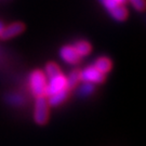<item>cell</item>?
I'll return each instance as SVG.
<instances>
[{
  "instance_id": "cell-16",
  "label": "cell",
  "mask_w": 146,
  "mask_h": 146,
  "mask_svg": "<svg viewBox=\"0 0 146 146\" xmlns=\"http://www.w3.org/2000/svg\"><path fill=\"white\" fill-rule=\"evenodd\" d=\"M3 23H2V22H0V33H1V31H2V29H3Z\"/></svg>"
},
{
  "instance_id": "cell-3",
  "label": "cell",
  "mask_w": 146,
  "mask_h": 146,
  "mask_svg": "<svg viewBox=\"0 0 146 146\" xmlns=\"http://www.w3.org/2000/svg\"><path fill=\"white\" fill-rule=\"evenodd\" d=\"M80 80L81 81H86V82H96V84H101L104 82L105 80V74L101 73L94 66H89L82 72H80Z\"/></svg>"
},
{
  "instance_id": "cell-6",
  "label": "cell",
  "mask_w": 146,
  "mask_h": 146,
  "mask_svg": "<svg viewBox=\"0 0 146 146\" xmlns=\"http://www.w3.org/2000/svg\"><path fill=\"white\" fill-rule=\"evenodd\" d=\"M61 56L66 63L69 64H78L80 62V55H79L77 51L75 50L74 47L70 46H65L61 49Z\"/></svg>"
},
{
  "instance_id": "cell-8",
  "label": "cell",
  "mask_w": 146,
  "mask_h": 146,
  "mask_svg": "<svg viewBox=\"0 0 146 146\" xmlns=\"http://www.w3.org/2000/svg\"><path fill=\"white\" fill-rule=\"evenodd\" d=\"M108 11H110V15L113 16L114 19H116L117 21H123V20L127 19V15H128L125 8L122 5H120V3L115 5L114 8L110 9Z\"/></svg>"
},
{
  "instance_id": "cell-1",
  "label": "cell",
  "mask_w": 146,
  "mask_h": 146,
  "mask_svg": "<svg viewBox=\"0 0 146 146\" xmlns=\"http://www.w3.org/2000/svg\"><path fill=\"white\" fill-rule=\"evenodd\" d=\"M34 119L37 125H43L48 122L49 119V103L44 95L37 96L35 102V113Z\"/></svg>"
},
{
  "instance_id": "cell-2",
  "label": "cell",
  "mask_w": 146,
  "mask_h": 146,
  "mask_svg": "<svg viewBox=\"0 0 146 146\" xmlns=\"http://www.w3.org/2000/svg\"><path fill=\"white\" fill-rule=\"evenodd\" d=\"M31 80V88L33 93L36 96H40V95H44V91H46V78L44 75L41 70L37 69L35 72H33L29 77Z\"/></svg>"
},
{
  "instance_id": "cell-7",
  "label": "cell",
  "mask_w": 146,
  "mask_h": 146,
  "mask_svg": "<svg viewBox=\"0 0 146 146\" xmlns=\"http://www.w3.org/2000/svg\"><path fill=\"white\" fill-rule=\"evenodd\" d=\"M67 96H68V90L65 89V90H62V91L53 94V95H50L48 103H49V105H51V106H58V105L62 104L63 102L67 99Z\"/></svg>"
},
{
  "instance_id": "cell-4",
  "label": "cell",
  "mask_w": 146,
  "mask_h": 146,
  "mask_svg": "<svg viewBox=\"0 0 146 146\" xmlns=\"http://www.w3.org/2000/svg\"><path fill=\"white\" fill-rule=\"evenodd\" d=\"M65 89H66V78L61 74L56 77L50 78V82L46 87L44 94L47 96H50V95H53V94L58 93Z\"/></svg>"
},
{
  "instance_id": "cell-10",
  "label": "cell",
  "mask_w": 146,
  "mask_h": 146,
  "mask_svg": "<svg viewBox=\"0 0 146 146\" xmlns=\"http://www.w3.org/2000/svg\"><path fill=\"white\" fill-rule=\"evenodd\" d=\"M80 80V70L78 69H75L72 73L69 74L68 78L66 79V89L68 91L73 90L76 86H77V82Z\"/></svg>"
},
{
  "instance_id": "cell-5",
  "label": "cell",
  "mask_w": 146,
  "mask_h": 146,
  "mask_svg": "<svg viewBox=\"0 0 146 146\" xmlns=\"http://www.w3.org/2000/svg\"><path fill=\"white\" fill-rule=\"evenodd\" d=\"M25 29V25L21 23V22H17V23H13L9 26L3 27V29L0 33V38L7 40V39H10L12 37L16 36V35H20L21 33H23Z\"/></svg>"
},
{
  "instance_id": "cell-9",
  "label": "cell",
  "mask_w": 146,
  "mask_h": 146,
  "mask_svg": "<svg viewBox=\"0 0 146 146\" xmlns=\"http://www.w3.org/2000/svg\"><path fill=\"white\" fill-rule=\"evenodd\" d=\"M94 67L101 73L106 74L108 73L111 68V62L107 58H100L96 60V62L94 64Z\"/></svg>"
},
{
  "instance_id": "cell-12",
  "label": "cell",
  "mask_w": 146,
  "mask_h": 146,
  "mask_svg": "<svg viewBox=\"0 0 146 146\" xmlns=\"http://www.w3.org/2000/svg\"><path fill=\"white\" fill-rule=\"evenodd\" d=\"M46 72H47L49 78L56 77V76H58V75H61V74H62V73H61V69H60V67H58L55 63H53V62L48 63L47 66H46Z\"/></svg>"
},
{
  "instance_id": "cell-13",
  "label": "cell",
  "mask_w": 146,
  "mask_h": 146,
  "mask_svg": "<svg viewBox=\"0 0 146 146\" xmlns=\"http://www.w3.org/2000/svg\"><path fill=\"white\" fill-rule=\"evenodd\" d=\"M132 5L137 11H144L145 9V0H130Z\"/></svg>"
},
{
  "instance_id": "cell-14",
  "label": "cell",
  "mask_w": 146,
  "mask_h": 146,
  "mask_svg": "<svg viewBox=\"0 0 146 146\" xmlns=\"http://www.w3.org/2000/svg\"><path fill=\"white\" fill-rule=\"evenodd\" d=\"M100 1L102 2V5H104L107 10H110V9H111V8H114L115 5H118V2H117L116 0H100ZM120 5H121V3H120Z\"/></svg>"
},
{
  "instance_id": "cell-15",
  "label": "cell",
  "mask_w": 146,
  "mask_h": 146,
  "mask_svg": "<svg viewBox=\"0 0 146 146\" xmlns=\"http://www.w3.org/2000/svg\"><path fill=\"white\" fill-rule=\"evenodd\" d=\"M92 91H93V86L90 84V82H87V84H86L84 87H82V88H81V93L84 94V95L91 93Z\"/></svg>"
},
{
  "instance_id": "cell-11",
  "label": "cell",
  "mask_w": 146,
  "mask_h": 146,
  "mask_svg": "<svg viewBox=\"0 0 146 146\" xmlns=\"http://www.w3.org/2000/svg\"><path fill=\"white\" fill-rule=\"evenodd\" d=\"M75 50L77 51L80 56H84V55H88L89 53L91 52V44L87 41H78L76 42L75 44Z\"/></svg>"
},
{
  "instance_id": "cell-17",
  "label": "cell",
  "mask_w": 146,
  "mask_h": 146,
  "mask_svg": "<svg viewBox=\"0 0 146 146\" xmlns=\"http://www.w3.org/2000/svg\"><path fill=\"white\" fill-rule=\"evenodd\" d=\"M116 1H117L118 3H121V5H122V3H123V2H125L127 0H116Z\"/></svg>"
}]
</instances>
